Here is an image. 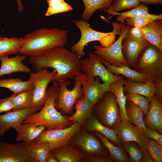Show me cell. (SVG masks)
<instances>
[{"mask_svg":"<svg viewBox=\"0 0 162 162\" xmlns=\"http://www.w3.org/2000/svg\"><path fill=\"white\" fill-rule=\"evenodd\" d=\"M48 86L47 96L45 103L40 111L30 115L22 123H34L38 125H43L46 130L62 129L68 127L74 122L62 115L56 108V99L58 86L56 82Z\"/></svg>","mask_w":162,"mask_h":162,"instance_id":"obj_3","label":"cell"},{"mask_svg":"<svg viewBox=\"0 0 162 162\" xmlns=\"http://www.w3.org/2000/svg\"><path fill=\"white\" fill-rule=\"evenodd\" d=\"M142 2L145 4H162V0H140Z\"/></svg>","mask_w":162,"mask_h":162,"instance_id":"obj_48","label":"cell"},{"mask_svg":"<svg viewBox=\"0 0 162 162\" xmlns=\"http://www.w3.org/2000/svg\"><path fill=\"white\" fill-rule=\"evenodd\" d=\"M81 70L90 79L99 77L108 91L110 86L118 79L124 77L110 73L101 62L100 57L93 52H89L88 57L81 59Z\"/></svg>","mask_w":162,"mask_h":162,"instance_id":"obj_9","label":"cell"},{"mask_svg":"<svg viewBox=\"0 0 162 162\" xmlns=\"http://www.w3.org/2000/svg\"><path fill=\"white\" fill-rule=\"evenodd\" d=\"M29 144L31 148L30 156L34 162H46L48 154L52 151L49 143L32 142Z\"/></svg>","mask_w":162,"mask_h":162,"instance_id":"obj_34","label":"cell"},{"mask_svg":"<svg viewBox=\"0 0 162 162\" xmlns=\"http://www.w3.org/2000/svg\"><path fill=\"white\" fill-rule=\"evenodd\" d=\"M0 87L9 89L16 95L22 92L34 88V83L31 81H23L19 78L4 79L0 80Z\"/></svg>","mask_w":162,"mask_h":162,"instance_id":"obj_32","label":"cell"},{"mask_svg":"<svg viewBox=\"0 0 162 162\" xmlns=\"http://www.w3.org/2000/svg\"><path fill=\"white\" fill-rule=\"evenodd\" d=\"M82 126L74 122L70 127L64 128L46 129L32 142L36 143L47 142L52 151L54 150L68 144L80 132Z\"/></svg>","mask_w":162,"mask_h":162,"instance_id":"obj_8","label":"cell"},{"mask_svg":"<svg viewBox=\"0 0 162 162\" xmlns=\"http://www.w3.org/2000/svg\"><path fill=\"white\" fill-rule=\"evenodd\" d=\"M26 58V56L20 54L12 58L8 56L0 57V77L15 72H30V69L22 63Z\"/></svg>","mask_w":162,"mask_h":162,"instance_id":"obj_19","label":"cell"},{"mask_svg":"<svg viewBox=\"0 0 162 162\" xmlns=\"http://www.w3.org/2000/svg\"><path fill=\"white\" fill-rule=\"evenodd\" d=\"M140 2V0H115L107 9L112 12H118L134 8L138 5Z\"/></svg>","mask_w":162,"mask_h":162,"instance_id":"obj_39","label":"cell"},{"mask_svg":"<svg viewBox=\"0 0 162 162\" xmlns=\"http://www.w3.org/2000/svg\"><path fill=\"white\" fill-rule=\"evenodd\" d=\"M24 42L23 38H7L0 35V57L18 54Z\"/></svg>","mask_w":162,"mask_h":162,"instance_id":"obj_28","label":"cell"},{"mask_svg":"<svg viewBox=\"0 0 162 162\" xmlns=\"http://www.w3.org/2000/svg\"><path fill=\"white\" fill-rule=\"evenodd\" d=\"M14 129L18 133L15 139L16 141L29 144L46 129V127L43 125H38L35 123L28 122L20 124Z\"/></svg>","mask_w":162,"mask_h":162,"instance_id":"obj_21","label":"cell"},{"mask_svg":"<svg viewBox=\"0 0 162 162\" xmlns=\"http://www.w3.org/2000/svg\"><path fill=\"white\" fill-rule=\"evenodd\" d=\"M85 9L82 13V19L89 20L97 10H102L108 9L112 5L113 0H82Z\"/></svg>","mask_w":162,"mask_h":162,"instance_id":"obj_30","label":"cell"},{"mask_svg":"<svg viewBox=\"0 0 162 162\" xmlns=\"http://www.w3.org/2000/svg\"><path fill=\"white\" fill-rule=\"evenodd\" d=\"M146 136L157 142L162 146V135L157 131L146 128L142 130Z\"/></svg>","mask_w":162,"mask_h":162,"instance_id":"obj_43","label":"cell"},{"mask_svg":"<svg viewBox=\"0 0 162 162\" xmlns=\"http://www.w3.org/2000/svg\"><path fill=\"white\" fill-rule=\"evenodd\" d=\"M48 7L45 15H51L70 11L72 7L66 3L64 0H46Z\"/></svg>","mask_w":162,"mask_h":162,"instance_id":"obj_36","label":"cell"},{"mask_svg":"<svg viewBox=\"0 0 162 162\" xmlns=\"http://www.w3.org/2000/svg\"><path fill=\"white\" fill-rule=\"evenodd\" d=\"M123 86L124 93H135L144 96L150 100L156 93L152 80L145 83H139L126 78Z\"/></svg>","mask_w":162,"mask_h":162,"instance_id":"obj_25","label":"cell"},{"mask_svg":"<svg viewBox=\"0 0 162 162\" xmlns=\"http://www.w3.org/2000/svg\"><path fill=\"white\" fill-rule=\"evenodd\" d=\"M133 69L152 80L162 77V51L149 43L139 56Z\"/></svg>","mask_w":162,"mask_h":162,"instance_id":"obj_6","label":"cell"},{"mask_svg":"<svg viewBox=\"0 0 162 162\" xmlns=\"http://www.w3.org/2000/svg\"><path fill=\"white\" fill-rule=\"evenodd\" d=\"M127 80L125 77L118 79L110 86L109 90L113 92L115 96L119 107L122 118L130 122L126 112V100L123 88Z\"/></svg>","mask_w":162,"mask_h":162,"instance_id":"obj_29","label":"cell"},{"mask_svg":"<svg viewBox=\"0 0 162 162\" xmlns=\"http://www.w3.org/2000/svg\"><path fill=\"white\" fill-rule=\"evenodd\" d=\"M76 145L86 158L104 155L105 152L102 145L94 136L85 131L80 132L76 136Z\"/></svg>","mask_w":162,"mask_h":162,"instance_id":"obj_14","label":"cell"},{"mask_svg":"<svg viewBox=\"0 0 162 162\" xmlns=\"http://www.w3.org/2000/svg\"><path fill=\"white\" fill-rule=\"evenodd\" d=\"M102 142L104 146L107 148L114 160L119 162H130L129 158L124 151L120 147L115 146L105 136L100 133L92 132Z\"/></svg>","mask_w":162,"mask_h":162,"instance_id":"obj_33","label":"cell"},{"mask_svg":"<svg viewBox=\"0 0 162 162\" xmlns=\"http://www.w3.org/2000/svg\"><path fill=\"white\" fill-rule=\"evenodd\" d=\"M51 152L58 162H80L86 157L82 152L68 144Z\"/></svg>","mask_w":162,"mask_h":162,"instance_id":"obj_27","label":"cell"},{"mask_svg":"<svg viewBox=\"0 0 162 162\" xmlns=\"http://www.w3.org/2000/svg\"><path fill=\"white\" fill-rule=\"evenodd\" d=\"M38 110L29 108L19 110L9 111L0 115V136H3L11 128L22 124L31 114Z\"/></svg>","mask_w":162,"mask_h":162,"instance_id":"obj_17","label":"cell"},{"mask_svg":"<svg viewBox=\"0 0 162 162\" xmlns=\"http://www.w3.org/2000/svg\"><path fill=\"white\" fill-rule=\"evenodd\" d=\"M81 59L75 53L64 47L52 48L37 56L30 57L29 62L37 71L43 68H52L56 71L52 82L73 79L82 72Z\"/></svg>","mask_w":162,"mask_h":162,"instance_id":"obj_1","label":"cell"},{"mask_svg":"<svg viewBox=\"0 0 162 162\" xmlns=\"http://www.w3.org/2000/svg\"><path fill=\"white\" fill-rule=\"evenodd\" d=\"M125 111L130 122L142 130L146 128L143 121V112L138 106L126 100Z\"/></svg>","mask_w":162,"mask_h":162,"instance_id":"obj_31","label":"cell"},{"mask_svg":"<svg viewBox=\"0 0 162 162\" xmlns=\"http://www.w3.org/2000/svg\"><path fill=\"white\" fill-rule=\"evenodd\" d=\"M149 44L146 40H134L127 33L122 41V52L129 67L134 68L139 56Z\"/></svg>","mask_w":162,"mask_h":162,"instance_id":"obj_15","label":"cell"},{"mask_svg":"<svg viewBox=\"0 0 162 162\" xmlns=\"http://www.w3.org/2000/svg\"><path fill=\"white\" fill-rule=\"evenodd\" d=\"M83 74L82 72L75 76V85L72 90L67 88L70 81L57 82L58 88L56 99V108L61 110L64 114H72L76 102L84 96L81 84Z\"/></svg>","mask_w":162,"mask_h":162,"instance_id":"obj_7","label":"cell"},{"mask_svg":"<svg viewBox=\"0 0 162 162\" xmlns=\"http://www.w3.org/2000/svg\"><path fill=\"white\" fill-rule=\"evenodd\" d=\"M46 162H58L57 159L52 153L51 151L48 154Z\"/></svg>","mask_w":162,"mask_h":162,"instance_id":"obj_49","label":"cell"},{"mask_svg":"<svg viewBox=\"0 0 162 162\" xmlns=\"http://www.w3.org/2000/svg\"><path fill=\"white\" fill-rule=\"evenodd\" d=\"M56 73L54 70L50 72L47 69L43 68L30 73L29 80L34 85L32 108L38 110L44 105L47 98L48 85L52 82Z\"/></svg>","mask_w":162,"mask_h":162,"instance_id":"obj_11","label":"cell"},{"mask_svg":"<svg viewBox=\"0 0 162 162\" xmlns=\"http://www.w3.org/2000/svg\"><path fill=\"white\" fill-rule=\"evenodd\" d=\"M139 28L145 39L162 51V20H155Z\"/></svg>","mask_w":162,"mask_h":162,"instance_id":"obj_23","label":"cell"},{"mask_svg":"<svg viewBox=\"0 0 162 162\" xmlns=\"http://www.w3.org/2000/svg\"><path fill=\"white\" fill-rule=\"evenodd\" d=\"M127 26L141 28L156 20L146 17L131 18L127 17L124 19Z\"/></svg>","mask_w":162,"mask_h":162,"instance_id":"obj_41","label":"cell"},{"mask_svg":"<svg viewBox=\"0 0 162 162\" xmlns=\"http://www.w3.org/2000/svg\"><path fill=\"white\" fill-rule=\"evenodd\" d=\"M114 129L122 143L134 142L140 145L143 151L148 150L147 136L142 130L130 122L122 119Z\"/></svg>","mask_w":162,"mask_h":162,"instance_id":"obj_13","label":"cell"},{"mask_svg":"<svg viewBox=\"0 0 162 162\" xmlns=\"http://www.w3.org/2000/svg\"><path fill=\"white\" fill-rule=\"evenodd\" d=\"M93 106L84 96L81 97L75 104L74 107L75 110V113L68 117V120L82 125H84L92 115Z\"/></svg>","mask_w":162,"mask_h":162,"instance_id":"obj_22","label":"cell"},{"mask_svg":"<svg viewBox=\"0 0 162 162\" xmlns=\"http://www.w3.org/2000/svg\"><path fill=\"white\" fill-rule=\"evenodd\" d=\"M76 26L80 30L81 36L79 40L71 47V51L75 53L80 58L83 57L85 54L84 47L90 42L98 41L103 46L110 45L113 42L109 38L110 36L120 34L122 23L112 24L114 29L110 32H102L92 29L90 26L88 21L82 19L72 20Z\"/></svg>","mask_w":162,"mask_h":162,"instance_id":"obj_4","label":"cell"},{"mask_svg":"<svg viewBox=\"0 0 162 162\" xmlns=\"http://www.w3.org/2000/svg\"><path fill=\"white\" fill-rule=\"evenodd\" d=\"M131 27L125 26V22L123 23L120 36L115 42L106 47L97 44L94 46V50L92 52L96 54L100 59L116 67L123 66L128 67L122 54V39Z\"/></svg>","mask_w":162,"mask_h":162,"instance_id":"obj_10","label":"cell"},{"mask_svg":"<svg viewBox=\"0 0 162 162\" xmlns=\"http://www.w3.org/2000/svg\"><path fill=\"white\" fill-rule=\"evenodd\" d=\"M29 144L24 142L10 143L0 141V162H34Z\"/></svg>","mask_w":162,"mask_h":162,"instance_id":"obj_12","label":"cell"},{"mask_svg":"<svg viewBox=\"0 0 162 162\" xmlns=\"http://www.w3.org/2000/svg\"><path fill=\"white\" fill-rule=\"evenodd\" d=\"M34 88L21 92L16 95H12L14 104L13 111L32 108Z\"/></svg>","mask_w":162,"mask_h":162,"instance_id":"obj_35","label":"cell"},{"mask_svg":"<svg viewBox=\"0 0 162 162\" xmlns=\"http://www.w3.org/2000/svg\"><path fill=\"white\" fill-rule=\"evenodd\" d=\"M148 144V151L153 162H162V146L156 141L147 137Z\"/></svg>","mask_w":162,"mask_h":162,"instance_id":"obj_40","label":"cell"},{"mask_svg":"<svg viewBox=\"0 0 162 162\" xmlns=\"http://www.w3.org/2000/svg\"><path fill=\"white\" fill-rule=\"evenodd\" d=\"M86 162H112L114 160L110 157L100 155L86 158Z\"/></svg>","mask_w":162,"mask_h":162,"instance_id":"obj_45","label":"cell"},{"mask_svg":"<svg viewBox=\"0 0 162 162\" xmlns=\"http://www.w3.org/2000/svg\"><path fill=\"white\" fill-rule=\"evenodd\" d=\"M127 34L130 37L136 40H145L141 30L139 28L136 27H130Z\"/></svg>","mask_w":162,"mask_h":162,"instance_id":"obj_44","label":"cell"},{"mask_svg":"<svg viewBox=\"0 0 162 162\" xmlns=\"http://www.w3.org/2000/svg\"><path fill=\"white\" fill-rule=\"evenodd\" d=\"M17 6L18 11L19 12H21L23 11V6L22 4L21 0H16Z\"/></svg>","mask_w":162,"mask_h":162,"instance_id":"obj_50","label":"cell"},{"mask_svg":"<svg viewBox=\"0 0 162 162\" xmlns=\"http://www.w3.org/2000/svg\"><path fill=\"white\" fill-rule=\"evenodd\" d=\"M156 90L155 94L162 99V77L156 78L152 80Z\"/></svg>","mask_w":162,"mask_h":162,"instance_id":"obj_46","label":"cell"},{"mask_svg":"<svg viewBox=\"0 0 162 162\" xmlns=\"http://www.w3.org/2000/svg\"><path fill=\"white\" fill-rule=\"evenodd\" d=\"M93 110L98 120L110 128L114 129L122 119L115 96L110 91L94 105Z\"/></svg>","mask_w":162,"mask_h":162,"instance_id":"obj_5","label":"cell"},{"mask_svg":"<svg viewBox=\"0 0 162 162\" xmlns=\"http://www.w3.org/2000/svg\"><path fill=\"white\" fill-rule=\"evenodd\" d=\"M68 31L57 28H42L26 34L19 53L30 57L39 56L55 47L64 46Z\"/></svg>","mask_w":162,"mask_h":162,"instance_id":"obj_2","label":"cell"},{"mask_svg":"<svg viewBox=\"0 0 162 162\" xmlns=\"http://www.w3.org/2000/svg\"><path fill=\"white\" fill-rule=\"evenodd\" d=\"M100 60L109 71L113 74L122 75L126 78L139 83H145L152 80L148 76L136 71L128 66H123L121 67H116L103 60L100 59Z\"/></svg>","mask_w":162,"mask_h":162,"instance_id":"obj_24","label":"cell"},{"mask_svg":"<svg viewBox=\"0 0 162 162\" xmlns=\"http://www.w3.org/2000/svg\"><path fill=\"white\" fill-rule=\"evenodd\" d=\"M126 100H130L142 109L143 116H146L148 111L150 100L146 97L135 93H124Z\"/></svg>","mask_w":162,"mask_h":162,"instance_id":"obj_38","label":"cell"},{"mask_svg":"<svg viewBox=\"0 0 162 162\" xmlns=\"http://www.w3.org/2000/svg\"><path fill=\"white\" fill-rule=\"evenodd\" d=\"M84 125L88 131L92 132L93 131L98 132L114 144L122 146V143L118 139L115 130L101 124L98 120L94 114H92Z\"/></svg>","mask_w":162,"mask_h":162,"instance_id":"obj_26","label":"cell"},{"mask_svg":"<svg viewBox=\"0 0 162 162\" xmlns=\"http://www.w3.org/2000/svg\"><path fill=\"white\" fill-rule=\"evenodd\" d=\"M81 84L84 96L93 105L98 103L108 91L98 78L90 79L83 73Z\"/></svg>","mask_w":162,"mask_h":162,"instance_id":"obj_18","label":"cell"},{"mask_svg":"<svg viewBox=\"0 0 162 162\" xmlns=\"http://www.w3.org/2000/svg\"><path fill=\"white\" fill-rule=\"evenodd\" d=\"M12 95L9 97L0 99V114L13 109L14 106L12 100Z\"/></svg>","mask_w":162,"mask_h":162,"instance_id":"obj_42","label":"cell"},{"mask_svg":"<svg viewBox=\"0 0 162 162\" xmlns=\"http://www.w3.org/2000/svg\"><path fill=\"white\" fill-rule=\"evenodd\" d=\"M162 98L154 94L150 100L149 108L147 114L143 117L146 127L162 133Z\"/></svg>","mask_w":162,"mask_h":162,"instance_id":"obj_16","label":"cell"},{"mask_svg":"<svg viewBox=\"0 0 162 162\" xmlns=\"http://www.w3.org/2000/svg\"><path fill=\"white\" fill-rule=\"evenodd\" d=\"M144 156L140 162H153V160L148 150L143 151Z\"/></svg>","mask_w":162,"mask_h":162,"instance_id":"obj_47","label":"cell"},{"mask_svg":"<svg viewBox=\"0 0 162 162\" xmlns=\"http://www.w3.org/2000/svg\"><path fill=\"white\" fill-rule=\"evenodd\" d=\"M104 10L107 14L111 15L109 16L110 19L114 16L117 15V20L120 22L121 23L124 22V19L127 17L131 18L146 17L154 20H162V14H153L149 13V9L148 6L142 3L131 10L122 13L113 12L108 9H104Z\"/></svg>","mask_w":162,"mask_h":162,"instance_id":"obj_20","label":"cell"},{"mask_svg":"<svg viewBox=\"0 0 162 162\" xmlns=\"http://www.w3.org/2000/svg\"><path fill=\"white\" fill-rule=\"evenodd\" d=\"M123 148L128 153L130 162H140L144 156V152L140 145L134 142L124 143Z\"/></svg>","mask_w":162,"mask_h":162,"instance_id":"obj_37","label":"cell"}]
</instances>
